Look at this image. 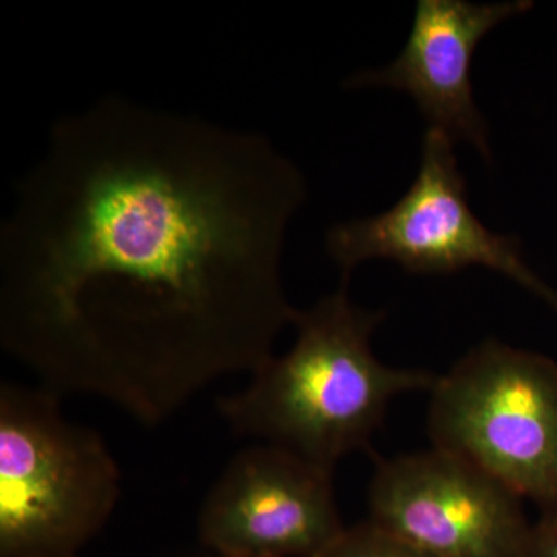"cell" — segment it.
<instances>
[{"instance_id": "6da1fadb", "label": "cell", "mask_w": 557, "mask_h": 557, "mask_svg": "<svg viewBox=\"0 0 557 557\" xmlns=\"http://www.w3.org/2000/svg\"><path fill=\"white\" fill-rule=\"evenodd\" d=\"M0 236V344L54 394L141 423L255 373L298 311L302 172L255 132L119 97L57 121Z\"/></svg>"}, {"instance_id": "7a4b0ae2", "label": "cell", "mask_w": 557, "mask_h": 557, "mask_svg": "<svg viewBox=\"0 0 557 557\" xmlns=\"http://www.w3.org/2000/svg\"><path fill=\"white\" fill-rule=\"evenodd\" d=\"M384 319L348 298L346 285L298 311L295 346L252 373L239 394L219 401L242 437L258 438L335 471L344 457L369 449L399 395L431 392L437 376L376 358L372 336Z\"/></svg>"}, {"instance_id": "3957f363", "label": "cell", "mask_w": 557, "mask_h": 557, "mask_svg": "<svg viewBox=\"0 0 557 557\" xmlns=\"http://www.w3.org/2000/svg\"><path fill=\"white\" fill-rule=\"evenodd\" d=\"M121 474L47 387L0 386V557H69L108 522Z\"/></svg>"}, {"instance_id": "277c9868", "label": "cell", "mask_w": 557, "mask_h": 557, "mask_svg": "<svg viewBox=\"0 0 557 557\" xmlns=\"http://www.w3.org/2000/svg\"><path fill=\"white\" fill-rule=\"evenodd\" d=\"M432 446L482 469L542 509L557 507V362L496 339L437 376Z\"/></svg>"}, {"instance_id": "5b68a950", "label": "cell", "mask_w": 557, "mask_h": 557, "mask_svg": "<svg viewBox=\"0 0 557 557\" xmlns=\"http://www.w3.org/2000/svg\"><path fill=\"white\" fill-rule=\"evenodd\" d=\"M456 143L429 129L420 170L408 193L386 212L332 226L327 252L347 285L354 270L372 259L397 262L418 274H453L483 267L497 271L557 310V292L527 265L520 242L487 228L468 200Z\"/></svg>"}, {"instance_id": "8992f818", "label": "cell", "mask_w": 557, "mask_h": 557, "mask_svg": "<svg viewBox=\"0 0 557 557\" xmlns=\"http://www.w3.org/2000/svg\"><path fill=\"white\" fill-rule=\"evenodd\" d=\"M523 500L438 448L381 461L369 520L428 557H525L533 523Z\"/></svg>"}, {"instance_id": "52a82bcc", "label": "cell", "mask_w": 557, "mask_h": 557, "mask_svg": "<svg viewBox=\"0 0 557 557\" xmlns=\"http://www.w3.org/2000/svg\"><path fill=\"white\" fill-rule=\"evenodd\" d=\"M332 472L259 443L231 460L201 508V541L222 557H318L344 531Z\"/></svg>"}, {"instance_id": "ba28073f", "label": "cell", "mask_w": 557, "mask_h": 557, "mask_svg": "<svg viewBox=\"0 0 557 557\" xmlns=\"http://www.w3.org/2000/svg\"><path fill=\"white\" fill-rule=\"evenodd\" d=\"M531 9L533 2L528 0H420L397 60L383 69L359 72L347 84L405 91L416 101L429 129L471 145L491 163L490 129L472 90V58L487 33Z\"/></svg>"}, {"instance_id": "9c48e42d", "label": "cell", "mask_w": 557, "mask_h": 557, "mask_svg": "<svg viewBox=\"0 0 557 557\" xmlns=\"http://www.w3.org/2000/svg\"><path fill=\"white\" fill-rule=\"evenodd\" d=\"M318 557H428L370 520L344 528Z\"/></svg>"}, {"instance_id": "30bf717a", "label": "cell", "mask_w": 557, "mask_h": 557, "mask_svg": "<svg viewBox=\"0 0 557 557\" xmlns=\"http://www.w3.org/2000/svg\"><path fill=\"white\" fill-rule=\"evenodd\" d=\"M525 557H557V507L542 509L533 523Z\"/></svg>"}, {"instance_id": "8fae6325", "label": "cell", "mask_w": 557, "mask_h": 557, "mask_svg": "<svg viewBox=\"0 0 557 557\" xmlns=\"http://www.w3.org/2000/svg\"><path fill=\"white\" fill-rule=\"evenodd\" d=\"M69 557H76V556H69Z\"/></svg>"}]
</instances>
